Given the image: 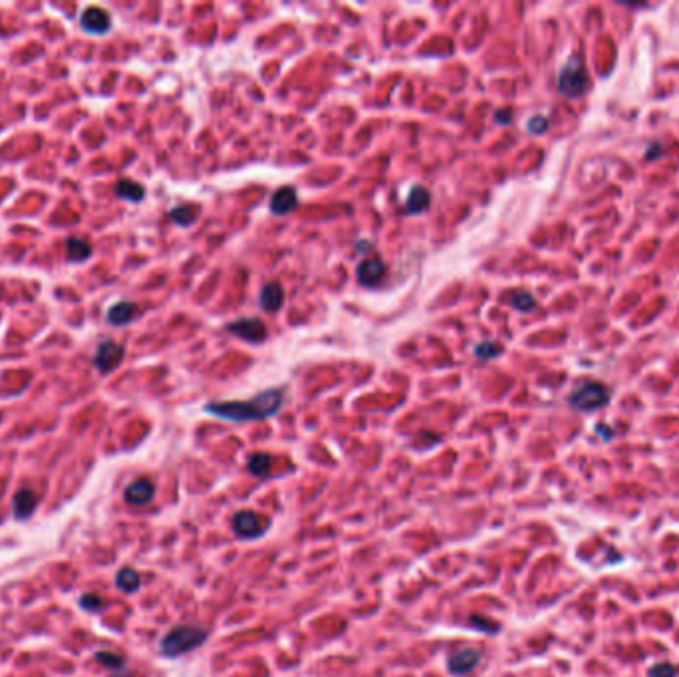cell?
<instances>
[{
    "label": "cell",
    "instance_id": "1",
    "mask_svg": "<svg viewBox=\"0 0 679 677\" xmlns=\"http://www.w3.org/2000/svg\"><path fill=\"white\" fill-rule=\"evenodd\" d=\"M284 401V392L279 387H270L256 394L247 401H213L205 405V412L235 423H249V421H263L276 415Z\"/></svg>",
    "mask_w": 679,
    "mask_h": 677
},
{
    "label": "cell",
    "instance_id": "2",
    "mask_svg": "<svg viewBox=\"0 0 679 677\" xmlns=\"http://www.w3.org/2000/svg\"><path fill=\"white\" fill-rule=\"evenodd\" d=\"M209 632L199 628V626H189V624H183V626H175L173 630L165 633L159 642V653L173 660V658H179V656H185L189 653L193 649L201 648L205 642H207Z\"/></svg>",
    "mask_w": 679,
    "mask_h": 677
},
{
    "label": "cell",
    "instance_id": "3",
    "mask_svg": "<svg viewBox=\"0 0 679 677\" xmlns=\"http://www.w3.org/2000/svg\"><path fill=\"white\" fill-rule=\"evenodd\" d=\"M568 403L576 412H598L610 403V389L600 382H582L568 396Z\"/></svg>",
    "mask_w": 679,
    "mask_h": 677
},
{
    "label": "cell",
    "instance_id": "4",
    "mask_svg": "<svg viewBox=\"0 0 679 677\" xmlns=\"http://www.w3.org/2000/svg\"><path fill=\"white\" fill-rule=\"evenodd\" d=\"M556 88L566 98H580L588 88V72L578 56L566 60L556 78Z\"/></svg>",
    "mask_w": 679,
    "mask_h": 677
},
{
    "label": "cell",
    "instance_id": "5",
    "mask_svg": "<svg viewBox=\"0 0 679 677\" xmlns=\"http://www.w3.org/2000/svg\"><path fill=\"white\" fill-rule=\"evenodd\" d=\"M231 527H233V532L238 538L254 540V538H261L268 530L270 520L265 515H258V513L247 509V511H236L233 520H231Z\"/></svg>",
    "mask_w": 679,
    "mask_h": 677
},
{
    "label": "cell",
    "instance_id": "6",
    "mask_svg": "<svg viewBox=\"0 0 679 677\" xmlns=\"http://www.w3.org/2000/svg\"><path fill=\"white\" fill-rule=\"evenodd\" d=\"M123 355H125V350L121 344L114 342V340H105L98 346V352L94 355V366L102 373H109V371L118 369Z\"/></svg>",
    "mask_w": 679,
    "mask_h": 677
},
{
    "label": "cell",
    "instance_id": "7",
    "mask_svg": "<svg viewBox=\"0 0 679 677\" xmlns=\"http://www.w3.org/2000/svg\"><path fill=\"white\" fill-rule=\"evenodd\" d=\"M227 330L251 344H261L266 340V326L258 318H240L227 326Z\"/></svg>",
    "mask_w": 679,
    "mask_h": 677
},
{
    "label": "cell",
    "instance_id": "8",
    "mask_svg": "<svg viewBox=\"0 0 679 677\" xmlns=\"http://www.w3.org/2000/svg\"><path fill=\"white\" fill-rule=\"evenodd\" d=\"M483 656L481 651L475 648H461L457 651H453L447 660V669L453 676H465L471 674L473 669H477V665L481 663Z\"/></svg>",
    "mask_w": 679,
    "mask_h": 677
},
{
    "label": "cell",
    "instance_id": "9",
    "mask_svg": "<svg viewBox=\"0 0 679 677\" xmlns=\"http://www.w3.org/2000/svg\"><path fill=\"white\" fill-rule=\"evenodd\" d=\"M155 497V485L153 481L148 479V477H139L135 479L133 483L127 485V489L123 491V499L125 502H130L133 507H143V504H149L153 501Z\"/></svg>",
    "mask_w": 679,
    "mask_h": 677
},
{
    "label": "cell",
    "instance_id": "10",
    "mask_svg": "<svg viewBox=\"0 0 679 677\" xmlns=\"http://www.w3.org/2000/svg\"><path fill=\"white\" fill-rule=\"evenodd\" d=\"M82 28L88 30L91 34H105L109 26H112V18L105 12L104 8L98 6H89L84 10V15L80 18Z\"/></svg>",
    "mask_w": 679,
    "mask_h": 677
},
{
    "label": "cell",
    "instance_id": "11",
    "mask_svg": "<svg viewBox=\"0 0 679 677\" xmlns=\"http://www.w3.org/2000/svg\"><path fill=\"white\" fill-rule=\"evenodd\" d=\"M38 507V497L32 489H20L12 499V515L18 520H26L28 516L34 515Z\"/></svg>",
    "mask_w": 679,
    "mask_h": 677
},
{
    "label": "cell",
    "instance_id": "12",
    "mask_svg": "<svg viewBox=\"0 0 679 677\" xmlns=\"http://www.w3.org/2000/svg\"><path fill=\"white\" fill-rule=\"evenodd\" d=\"M385 276V266L380 258H366L358 266V280L362 286H376Z\"/></svg>",
    "mask_w": 679,
    "mask_h": 677
},
{
    "label": "cell",
    "instance_id": "13",
    "mask_svg": "<svg viewBox=\"0 0 679 677\" xmlns=\"http://www.w3.org/2000/svg\"><path fill=\"white\" fill-rule=\"evenodd\" d=\"M296 205H298V195L294 187H282L270 199V211L274 215H288L290 211H294Z\"/></svg>",
    "mask_w": 679,
    "mask_h": 677
},
{
    "label": "cell",
    "instance_id": "14",
    "mask_svg": "<svg viewBox=\"0 0 679 677\" xmlns=\"http://www.w3.org/2000/svg\"><path fill=\"white\" fill-rule=\"evenodd\" d=\"M258 302L265 312H279L284 304V288L279 282H268L258 296Z\"/></svg>",
    "mask_w": 679,
    "mask_h": 677
},
{
    "label": "cell",
    "instance_id": "15",
    "mask_svg": "<svg viewBox=\"0 0 679 677\" xmlns=\"http://www.w3.org/2000/svg\"><path fill=\"white\" fill-rule=\"evenodd\" d=\"M137 314V306L132 302H118L107 310V322L112 326H125L133 320Z\"/></svg>",
    "mask_w": 679,
    "mask_h": 677
},
{
    "label": "cell",
    "instance_id": "16",
    "mask_svg": "<svg viewBox=\"0 0 679 677\" xmlns=\"http://www.w3.org/2000/svg\"><path fill=\"white\" fill-rule=\"evenodd\" d=\"M429 201H431V197H429V193L425 187H414V189L409 191V195H407V201H405L403 213H405V215H419V213L427 211Z\"/></svg>",
    "mask_w": 679,
    "mask_h": 677
},
{
    "label": "cell",
    "instance_id": "17",
    "mask_svg": "<svg viewBox=\"0 0 679 677\" xmlns=\"http://www.w3.org/2000/svg\"><path fill=\"white\" fill-rule=\"evenodd\" d=\"M116 195L119 199H125L130 203H139L146 197V189H143V185L135 183L132 179H121L116 185Z\"/></svg>",
    "mask_w": 679,
    "mask_h": 677
},
{
    "label": "cell",
    "instance_id": "18",
    "mask_svg": "<svg viewBox=\"0 0 679 677\" xmlns=\"http://www.w3.org/2000/svg\"><path fill=\"white\" fill-rule=\"evenodd\" d=\"M89 254H91L89 243L82 240V238H76V236L66 238V256H68V261H72V263H84V261H88Z\"/></svg>",
    "mask_w": 679,
    "mask_h": 677
},
{
    "label": "cell",
    "instance_id": "19",
    "mask_svg": "<svg viewBox=\"0 0 679 677\" xmlns=\"http://www.w3.org/2000/svg\"><path fill=\"white\" fill-rule=\"evenodd\" d=\"M116 586L123 594H135L137 590L141 588V578L133 568H121L116 574Z\"/></svg>",
    "mask_w": 679,
    "mask_h": 677
},
{
    "label": "cell",
    "instance_id": "20",
    "mask_svg": "<svg viewBox=\"0 0 679 677\" xmlns=\"http://www.w3.org/2000/svg\"><path fill=\"white\" fill-rule=\"evenodd\" d=\"M270 465H272V457L268 455V453H254L247 461L249 473L254 475V477H258V479H266L270 475Z\"/></svg>",
    "mask_w": 679,
    "mask_h": 677
},
{
    "label": "cell",
    "instance_id": "21",
    "mask_svg": "<svg viewBox=\"0 0 679 677\" xmlns=\"http://www.w3.org/2000/svg\"><path fill=\"white\" fill-rule=\"evenodd\" d=\"M94 660L100 663V665H104L105 669L114 671V674L125 671V660L121 656H118V653H114V651H96L94 653Z\"/></svg>",
    "mask_w": 679,
    "mask_h": 677
},
{
    "label": "cell",
    "instance_id": "22",
    "mask_svg": "<svg viewBox=\"0 0 679 677\" xmlns=\"http://www.w3.org/2000/svg\"><path fill=\"white\" fill-rule=\"evenodd\" d=\"M509 304H511L515 310H518V312H532V310L536 308V300H534V296H532L531 292H527V290H517V292H513V294L509 296Z\"/></svg>",
    "mask_w": 679,
    "mask_h": 677
},
{
    "label": "cell",
    "instance_id": "23",
    "mask_svg": "<svg viewBox=\"0 0 679 677\" xmlns=\"http://www.w3.org/2000/svg\"><path fill=\"white\" fill-rule=\"evenodd\" d=\"M197 215H199V209H197L195 205L175 206V209L169 213L171 221L177 222V225H183V227H189V225L197 219Z\"/></svg>",
    "mask_w": 679,
    "mask_h": 677
},
{
    "label": "cell",
    "instance_id": "24",
    "mask_svg": "<svg viewBox=\"0 0 679 677\" xmlns=\"http://www.w3.org/2000/svg\"><path fill=\"white\" fill-rule=\"evenodd\" d=\"M501 352L502 346L497 344V342H481V344L475 346V355L479 360H493V358L501 355Z\"/></svg>",
    "mask_w": 679,
    "mask_h": 677
},
{
    "label": "cell",
    "instance_id": "25",
    "mask_svg": "<svg viewBox=\"0 0 679 677\" xmlns=\"http://www.w3.org/2000/svg\"><path fill=\"white\" fill-rule=\"evenodd\" d=\"M80 606H82L86 612H102L104 602H102V598H100L98 594L88 592V594H84V596L80 598Z\"/></svg>",
    "mask_w": 679,
    "mask_h": 677
},
{
    "label": "cell",
    "instance_id": "26",
    "mask_svg": "<svg viewBox=\"0 0 679 677\" xmlns=\"http://www.w3.org/2000/svg\"><path fill=\"white\" fill-rule=\"evenodd\" d=\"M648 676L650 677H676L678 676V669H676V665H671V663L662 662V663H655V665H651L650 671H648Z\"/></svg>",
    "mask_w": 679,
    "mask_h": 677
},
{
    "label": "cell",
    "instance_id": "27",
    "mask_svg": "<svg viewBox=\"0 0 679 677\" xmlns=\"http://www.w3.org/2000/svg\"><path fill=\"white\" fill-rule=\"evenodd\" d=\"M527 130L532 133V135H543L547 133L548 130V118L545 116H534L527 121Z\"/></svg>",
    "mask_w": 679,
    "mask_h": 677
},
{
    "label": "cell",
    "instance_id": "28",
    "mask_svg": "<svg viewBox=\"0 0 679 677\" xmlns=\"http://www.w3.org/2000/svg\"><path fill=\"white\" fill-rule=\"evenodd\" d=\"M471 624L473 626H477L475 630H483V632H488V633L499 632V624H497V622H491V619H487V618H479V616H473Z\"/></svg>",
    "mask_w": 679,
    "mask_h": 677
},
{
    "label": "cell",
    "instance_id": "29",
    "mask_svg": "<svg viewBox=\"0 0 679 677\" xmlns=\"http://www.w3.org/2000/svg\"><path fill=\"white\" fill-rule=\"evenodd\" d=\"M662 153H664V148H662V143H653L651 148H648V151H646V159L648 161H655V159H660L662 157Z\"/></svg>",
    "mask_w": 679,
    "mask_h": 677
},
{
    "label": "cell",
    "instance_id": "30",
    "mask_svg": "<svg viewBox=\"0 0 679 677\" xmlns=\"http://www.w3.org/2000/svg\"><path fill=\"white\" fill-rule=\"evenodd\" d=\"M495 121L501 123V125H509V123L513 121V114H511L509 109H501V112L495 114Z\"/></svg>",
    "mask_w": 679,
    "mask_h": 677
},
{
    "label": "cell",
    "instance_id": "31",
    "mask_svg": "<svg viewBox=\"0 0 679 677\" xmlns=\"http://www.w3.org/2000/svg\"><path fill=\"white\" fill-rule=\"evenodd\" d=\"M109 677H132V674L125 669V671H119V674H114V676H109Z\"/></svg>",
    "mask_w": 679,
    "mask_h": 677
}]
</instances>
